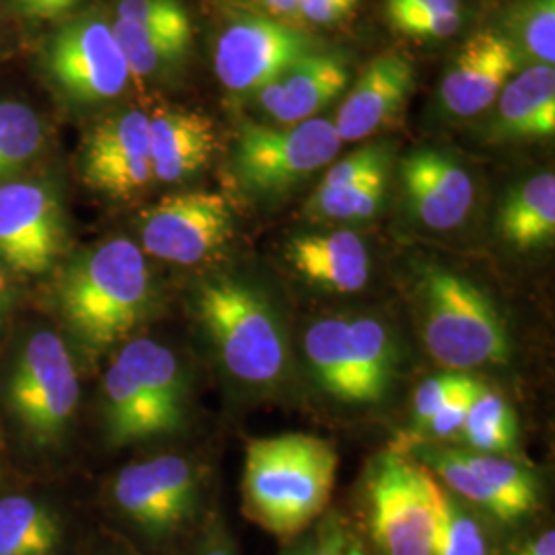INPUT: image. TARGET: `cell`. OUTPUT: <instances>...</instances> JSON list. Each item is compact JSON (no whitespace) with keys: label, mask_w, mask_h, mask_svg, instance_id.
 Wrapping results in <instances>:
<instances>
[{"label":"cell","mask_w":555,"mask_h":555,"mask_svg":"<svg viewBox=\"0 0 555 555\" xmlns=\"http://www.w3.org/2000/svg\"><path fill=\"white\" fill-rule=\"evenodd\" d=\"M56 298L75 337L89 352L103 354L153 315L159 295L140 245L114 237L68 261Z\"/></svg>","instance_id":"1"},{"label":"cell","mask_w":555,"mask_h":555,"mask_svg":"<svg viewBox=\"0 0 555 555\" xmlns=\"http://www.w3.org/2000/svg\"><path fill=\"white\" fill-rule=\"evenodd\" d=\"M336 447L313 435H278L247 442L241 494L245 515L291 541L327 511L336 486Z\"/></svg>","instance_id":"2"},{"label":"cell","mask_w":555,"mask_h":555,"mask_svg":"<svg viewBox=\"0 0 555 555\" xmlns=\"http://www.w3.org/2000/svg\"><path fill=\"white\" fill-rule=\"evenodd\" d=\"M194 315L227 377L270 391L291 371V341L276 302L251 280L215 276L194 293Z\"/></svg>","instance_id":"3"},{"label":"cell","mask_w":555,"mask_h":555,"mask_svg":"<svg viewBox=\"0 0 555 555\" xmlns=\"http://www.w3.org/2000/svg\"><path fill=\"white\" fill-rule=\"evenodd\" d=\"M101 414L105 438L116 449L183 433L192 383L178 352L153 337L124 341L103 377Z\"/></svg>","instance_id":"4"},{"label":"cell","mask_w":555,"mask_h":555,"mask_svg":"<svg viewBox=\"0 0 555 555\" xmlns=\"http://www.w3.org/2000/svg\"><path fill=\"white\" fill-rule=\"evenodd\" d=\"M412 298L424 348L447 371L502 366L513 357L506 321L472 278L428 263L417 274Z\"/></svg>","instance_id":"5"},{"label":"cell","mask_w":555,"mask_h":555,"mask_svg":"<svg viewBox=\"0 0 555 555\" xmlns=\"http://www.w3.org/2000/svg\"><path fill=\"white\" fill-rule=\"evenodd\" d=\"M311 377L344 405L383 403L399 373V346L389 321L375 313L315 319L302 337Z\"/></svg>","instance_id":"6"},{"label":"cell","mask_w":555,"mask_h":555,"mask_svg":"<svg viewBox=\"0 0 555 555\" xmlns=\"http://www.w3.org/2000/svg\"><path fill=\"white\" fill-rule=\"evenodd\" d=\"M79 399V373L66 341L54 330H31L4 380V403L21 435L34 449L50 451L70 433Z\"/></svg>","instance_id":"7"},{"label":"cell","mask_w":555,"mask_h":555,"mask_svg":"<svg viewBox=\"0 0 555 555\" xmlns=\"http://www.w3.org/2000/svg\"><path fill=\"white\" fill-rule=\"evenodd\" d=\"M341 149L334 121L313 118L297 126L245 121L231 153V176L247 198H286L330 167Z\"/></svg>","instance_id":"8"},{"label":"cell","mask_w":555,"mask_h":555,"mask_svg":"<svg viewBox=\"0 0 555 555\" xmlns=\"http://www.w3.org/2000/svg\"><path fill=\"white\" fill-rule=\"evenodd\" d=\"M437 479L397 451L375 456L364 477V511L377 555H435Z\"/></svg>","instance_id":"9"},{"label":"cell","mask_w":555,"mask_h":555,"mask_svg":"<svg viewBox=\"0 0 555 555\" xmlns=\"http://www.w3.org/2000/svg\"><path fill=\"white\" fill-rule=\"evenodd\" d=\"M140 249L144 256L199 266L219 258L237 235L229 199L210 190H190L160 198L140 215Z\"/></svg>","instance_id":"10"},{"label":"cell","mask_w":555,"mask_h":555,"mask_svg":"<svg viewBox=\"0 0 555 555\" xmlns=\"http://www.w3.org/2000/svg\"><path fill=\"white\" fill-rule=\"evenodd\" d=\"M318 52V40L298 25L256 13L222 29L215 46V73L229 93L256 95L291 66Z\"/></svg>","instance_id":"11"},{"label":"cell","mask_w":555,"mask_h":555,"mask_svg":"<svg viewBox=\"0 0 555 555\" xmlns=\"http://www.w3.org/2000/svg\"><path fill=\"white\" fill-rule=\"evenodd\" d=\"M204 474L183 455H159L132 463L112 483L121 515L151 537H167L196 515Z\"/></svg>","instance_id":"12"},{"label":"cell","mask_w":555,"mask_h":555,"mask_svg":"<svg viewBox=\"0 0 555 555\" xmlns=\"http://www.w3.org/2000/svg\"><path fill=\"white\" fill-rule=\"evenodd\" d=\"M46 68L60 93L82 105L116 100L132 80L112 23L101 17L60 27L48 43Z\"/></svg>","instance_id":"13"},{"label":"cell","mask_w":555,"mask_h":555,"mask_svg":"<svg viewBox=\"0 0 555 555\" xmlns=\"http://www.w3.org/2000/svg\"><path fill=\"white\" fill-rule=\"evenodd\" d=\"M85 183L114 199L134 198L153 179L149 114L139 107L101 119L82 146Z\"/></svg>","instance_id":"14"},{"label":"cell","mask_w":555,"mask_h":555,"mask_svg":"<svg viewBox=\"0 0 555 555\" xmlns=\"http://www.w3.org/2000/svg\"><path fill=\"white\" fill-rule=\"evenodd\" d=\"M62 249L59 199L36 181L0 183V259L21 274H41Z\"/></svg>","instance_id":"15"},{"label":"cell","mask_w":555,"mask_h":555,"mask_svg":"<svg viewBox=\"0 0 555 555\" xmlns=\"http://www.w3.org/2000/svg\"><path fill=\"white\" fill-rule=\"evenodd\" d=\"M405 210L424 229L447 233L469 219L476 183L467 167L442 149H416L399 167Z\"/></svg>","instance_id":"16"},{"label":"cell","mask_w":555,"mask_h":555,"mask_svg":"<svg viewBox=\"0 0 555 555\" xmlns=\"http://www.w3.org/2000/svg\"><path fill=\"white\" fill-rule=\"evenodd\" d=\"M515 43L496 29L465 41L440 80V103L455 118H476L494 105L506 82L525 68Z\"/></svg>","instance_id":"17"},{"label":"cell","mask_w":555,"mask_h":555,"mask_svg":"<svg viewBox=\"0 0 555 555\" xmlns=\"http://www.w3.org/2000/svg\"><path fill=\"white\" fill-rule=\"evenodd\" d=\"M416 87V70L403 54L385 52L371 60L344 93L334 128L344 142L371 139L396 124Z\"/></svg>","instance_id":"18"},{"label":"cell","mask_w":555,"mask_h":555,"mask_svg":"<svg viewBox=\"0 0 555 555\" xmlns=\"http://www.w3.org/2000/svg\"><path fill=\"white\" fill-rule=\"evenodd\" d=\"M284 258L307 284L334 295L360 293L373 276L371 247L350 229L295 235L284 245Z\"/></svg>","instance_id":"19"},{"label":"cell","mask_w":555,"mask_h":555,"mask_svg":"<svg viewBox=\"0 0 555 555\" xmlns=\"http://www.w3.org/2000/svg\"><path fill=\"white\" fill-rule=\"evenodd\" d=\"M350 87L348 64L336 54L318 52L300 60L254 95L259 109L276 126H297L318 118Z\"/></svg>","instance_id":"20"},{"label":"cell","mask_w":555,"mask_h":555,"mask_svg":"<svg viewBox=\"0 0 555 555\" xmlns=\"http://www.w3.org/2000/svg\"><path fill=\"white\" fill-rule=\"evenodd\" d=\"M149 146L155 183H181L206 169L217 151V130L199 112L160 107L149 114Z\"/></svg>","instance_id":"21"},{"label":"cell","mask_w":555,"mask_h":555,"mask_svg":"<svg viewBox=\"0 0 555 555\" xmlns=\"http://www.w3.org/2000/svg\"><path fill=\"white\" fill-rule=\"evenodd\" d=\"M498 109L490 126L498 140H535L554 137L555 68L529 64L506 82L498 95Z\"/></svg>","instance_id":"22"},{"label":"cell","mask_w":555,"mask_h":555,"mask_svg":"<svg viewBox=\"0 0 555 555\" xmlns=\"http://www.w3.org/2000/svg\"><path fill=\"white\" fill-rule=\"evenodd\" d=\"M498 233L518 251L550 247L555 238V176L541 171L516 183L498 208Z\"/></svg>","instance_id":"23"},{"label":"cell","mask_w":555,"mask_h":555,"mask_svg":"<svg viewBox=\"0 0 555 555\" xmlns=\"http://www.w3.org/2000/svg\"><path fill=\"white\" fill-rule=\"evenodd\" d=\"M391 159L380 160L362 176L336 188H315L307 199L305 215L325 224H362L375 219L387 198Z\"/></svg>","instance_id":"24"},{"label":"cell","mask_w":555,"mask_h":555,"mask_svg":"<svg viewBox=\"0 0 555 555\" xmlns=\"http://www.w3.org/2000/svg\"><path fill=\"white\" fill-rule=\"evenodd\" d=\"M60 522L40 500L23 494L0 498V555H54Z\"/></svg>","instance_id":"25"},{"label":"cell","mask_w":555,"mask_h":555,"mask_svg":"<svg viewBox=\"0 0 555 555\" xmlns=\"http://www.w3.org/2000/svg\"><path fill=\"white\" fill-rule=\"evenodd\" d=\"M459 437L474 453L508 455L518 444V422L513 405L496 389L479 383Z\"/></svg>","instance_id":"26"},{"label":"cell","mask_w":555,"mask_h":555,"mask_svg":"<svg viewBox=\"0 0 555 555\" xmlns=\"http://www.w3.org/2000/svg\"><path fill=\"white\" fill-rule=\"evenodd\" d=\"M465 465L476 474L502 502L508 522H518L535 513L539 486L529 469L506 455H486L461 451Z\"/></svg>","instance_id":"27"},{"label":"cell","mask_w":555,"mask_h":555,"mask_svg":"<svg viewBox=\"0 0 555 555\" xmlns=\"http://www.w3.org/2000/svg\"><path fill=\"white\" fill-rule=\"evenodd\" d=\"M112 29L128 62L130 77L134 80L151 79L169 70L181 62L192 46V40L142 29L124 21L114 20Z\"/></svg>","instance_id":"28"},{"label":"cell","mask_w":555,"mask_h":555,"mask_svg":"<svg viewBox=\"0 0 555 555\" xmlns=\"http://www.w3.org/2000/svg\"><path fill=\"white\" fill-rule=\"evenodd\" d=\"M46 130L29 105L0 101V181L11 178L40 155Z\"/></svg>","instance_id":"29"},{"label":"cell","mask_w":555,"mask_h":555,"mask_svg":"<svg viewBox=\"0 0 555 555\" xmlns=\"http://www.w3.org/2000/svg\"><path fill=\"white\" fill-rule=\"evenodd\" d=\"M504 36L525 62H555V0H520L508 15Z\"/></svg>","instance_id":"30"},{"label":"cell","mask_w":555,"mask_h":555,"mask_svg":"<svg viewBox=\"0 0 555 555\" xmlns=\"http://www.w3.org/2000/svg\"><path fill=\"white\" fill-rule=\"evenodd\" d=\"M435 500L438 516L435 555H490L488 539L476 516L444 492L438 481Z\"/></svg>","instance_id":"31"},{"label":"cell","mask_w":555,"mask_h":555,"mask_svg":"<svg viewBox=\"0 0 555 555\" xmlns=\"http://www.w3.org/2000/svg\"><path fill=\"white\" fill-rule=\"evenodd\" d=\"M282 555H371L364 539L339 513H323Z\"/></svg>","instance_id":"32"},{"label":"cell","mask_w":555,"mask_h":555,"mask_svg":"<svg viewBox=\"0 0 555 555\" xmlns=\"http://www.w3.org/2000/svg\"><path fill=\"white\" fill-rule=\"evenodd\" d=\"M116 20L192 40V20L181 0H119Z\"/></svg>","instance_id":"33"},{"label":"cell","mask_w":555,"mask_h":555,"mask_svg":"<svg viewBox=\"0 0 555 555\" xmlns=\"http://www.w3.org/2000/svg\"><path fill=\"white\" fill-rule=\"evenodd\" d=\"M387 20L393 29L417 40H444L455 36L463 23L459 9H399L387 11Z\"/></svg>","instance_id":"34"},{"label":"cell","mask_w":555,"mask_h":555,"mask_svg":"<svg viewBox=\"0 0 555 555\" xmlns=\"http://www.w3.org/2000/svg\"><path fill=\"white\" fill-rule=\"evenodd\" d=\"M479 383L481 380L469 373L455 393L440 405L437 414L430 417L414 437H424L428 440H447V438L459 437L465 426L467 412H469V405L476 396Z\"/></svg>","instance_id":"35"},{"label":"cell","mask_w":555,"mask_h":555,"mask_svg":"<svg viewBox=\"0 0 555 555\" xmlns=\"http://www.w3.org/2000/svg\"><path fill=\"white\" fill-rule=\"evenodd\" d=\"M469 373L459 371H444L433 377L426 378L414 393L412 399V435H417L422 426L437 414L440 405L455 393L461 383L467 378Z\"/></svg>","instance_id":"36"},{"label":"cell","mask_w":555,"mask_h":555,"mask_svg":"<svg viewBox=\"0 0 555 555\" xmlns=\"http://www.w3.org/2000/svg\"><path fill=\"white\" fill-rule=\"evenodd\" d=\"M357 7L358 0H302L297 23L311 27H330L350 20Z\"/></svg>","instance_id":"37"},{"label":"cell","mask_w":555,"mask_h":555,"mask_svg":"<svg viewBox=\"0 0 555 555\" xmlns=\"http://www.w3.org/2000/svg\"><path fill=\"white\" fill-rule=\"evenodd\" d=\"M80 0H13L21 15L29 20L50 21L75 9Z\"/></svg>","instance_id":"38"},{"label":"cell","mask_w":555,"mask_h":555,"mask_svg":"<svg viewBox=\"0 0 555 555\" xmlns=\"http://www.w3.org/2000/svg\"><path fill=\"white\" fill-rule=\"evenodd\" d=\"M302 0H251V4L259 11V15L272 17L297 25L298 9Z\"/></svg>","instance_id":"39"},{"label":"cell","mask_w":555,"mask_h":555,"mask_svg":"<svg viewBox=\"0 0 555 555\" xmlns=\"http://www.w3.org/2000/svg\"><path fill=\"white\" fill-rule=\"evenodd\" d=\"M196 555H237L233 539L227 535L222 525H215L210 533L199 543Z\"/></svg>","instance_id":"40"},{"label":"cell","mask_w":555,"mask_h":555,"mask_svg":"<svg viewBox=\"0 0 555 555\" xmlns=\"http://www.w3.org/2000/svg\"><path fill=\"white\" fill-rule=\"evenodd\" d=\"M461 0H385L387 11L399 9H459Z\"/></svg>","instance_id":"41"},{"label":"cell","mask_w":555,"mask_h":555,"mask_svg":"<svg viewBox=\"0 0 555 555\" xmlns=\"http://www.w3.org/2000/svg\"><path fill=\"white\" fill-rule=\"evenodd\" d=\"M511 555H555V533L545 531Z\"/></svg>","instance_id":"42"},{"label":"cell","mask_w":555,"mask_h":555,"mask_svg":"<svg viewBox=\"0 0 555 555\" xmlns=\"http://www.w3.org/2000/svg\"><path fill=\"white\" fill-rule=\"evenodd\" d=\"M7 307H9V282H7V276H4V268L0 263V323H2V319L7 315Z\"/></svg>","instance_id":"43"}]
</instances>
